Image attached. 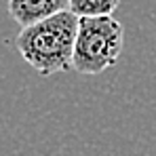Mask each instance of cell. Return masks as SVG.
<instances>
[{
    "label": "cell",
    "mask_w": 156,
    "mask_h": 156,
    "mask_svg": "<svg viewBox=\"0 0 156 156\" xmlns=\"http://www.w3.org/2000/svg\"><path fill=\"white\" fill-rule=\"evenodd\" d=\"M78 17L70 11H59L36 23L23 26L15 36V47L40 76L72 70V51L76 40Z\"/></svg>",
    "instance_id": "1"
},
{
    "label": "cell",
    "mask_w": 156,
    "mask_h": 156,
    "mask_svg": "<svg viewBox=\"0 0 156 156\" xmlns=\"http://www.w3.org/2000/svg\"><path fill=\"white\" fill-rule=\"evenodd\" d=\"M125 44L122 23L114 15L78 17L72 51V70L78 74H101L112 68Z\"/></svg>",
    "instance_id": "2"
},
{
    "label": "cell",
    "mask_w": 156,
    "mask_h": 156,
    "mask_svg": "<svg viewBox=\"0 0 156 156\" xmlns=\"http://www.w3.org/2000/svg\"><path fill=\"white\" fill-rule=\"evenodd\" d=\"M68 9V0H9V15L19 23L30 26Z\"/></svg>",
    "instance_id": "3"
},
{
    "label": "cell",
    "mask_w": 156,
    "mask_h": 156,
    "mask_svg": "<svg viewBox=\"0 0 156 156\" xmlns=\"http://www.w3.org/2000/svg\"><path fill=\"white\" fill-rule=\"evenodd\" d=\"M120 0H68V9L76 17H97L112 15Z\"/></svg>",
    "instance_id": "4"
}]
</instances>
